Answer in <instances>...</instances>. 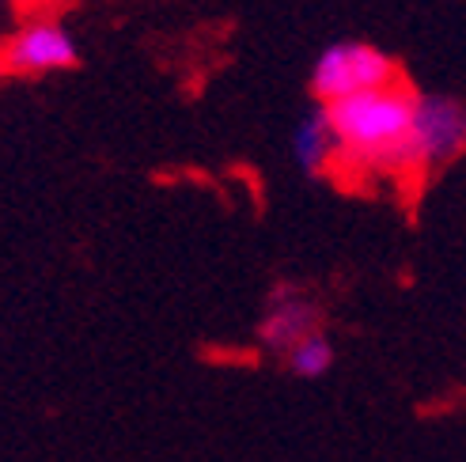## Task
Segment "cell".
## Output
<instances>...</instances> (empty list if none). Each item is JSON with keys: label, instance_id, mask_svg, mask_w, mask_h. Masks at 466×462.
I'll list each match as a JSON object with an SVG mask.
<instances>
[{"label": "cell", "instance_id": "6da1fadb", "mask_svg": "<svg viewBox=\"0 0 466 462\" xmlns=\"http://www.w3.org/2000/svg\"><path fill=\"white\" fill-rule=\"evenodd\" d=\"M413 103L417 95L402 84L326 103L322 110L338 136L341 159L371 175H402V148L413 126Z\"/></svg>", "mask_w": 466, "mask_h": 462}, {"label": "cell", "instance_id": "7a4b0ae2", "mask_svg": "<svg viewBox=\"0 0 466 462\" xmlns=\"http://www.w3.org/2000/svg\"><path fill=\"white\" fill-rule=\"evenodd\" d=\"M390 84H399V65H394L380 45L360 42V38H345V42L326 45L311 68V95L322 106L349 99V95H360V91L390 87Z\"/></svg>", "mask_w": 466, "mask_h": 462}, {"label": "cell", "instance_id": "3957f363", "mask_svg": "<svg viewBox=\"0 0 466 462\" xmlns=\"http://www.w3.org/2000/svg\"><path fill=\"white\" fill-rule=\"evenodd\" d=\"M466 152V103L455 95H417L402 148L406 171H440Z\"/></svg>", "mask_w": 466, "mask_h": 462}, {"label": "cell", "instance_id": "277c9868", "mask_svg": "<svg viewBox=\"0 0 466 462\" xmlns=\"http://www.w3.org/2000/svg\"><path fill=\"white\" fill-rule=\"evenodd\" d=\"M80 57L76 38L68 35L54 19H35L27 27H19L5 50H0V68L12 76H50L73 68Z\"/></svg>", "mask_w": 466, "mask_h": 462}, {"label": "cell", "instance_id": "5b68a950", "mask_svg": "<svg viewBox=\"0 0 466 462\" xmlns=\"http://www.w3.org/2000/svg\"><path fill=\"white\" fill-rule=\"evenodd\" d=\"M315 330H322V311L315 299L296 288H277L266 304L262 322H258V341L266 353L285 357L292 345H299Z\"/></svg>", "mask_w": 466, "mask_h": 462}, {"label": "cell", "instance_id": "8992f818", "mask_svg": "<svg viewBox=\"0 0 466 462\" xmlns=\"http://www.w3.org/2000/svg\"><path fill=\"white\" fill-rule=\"evenodd\" d=\"M292 159L304 175H322L341 159L338 136H334L330 122H326V110H315V114L299 118V126L292 129Z\"/></svg>", "mask_w": 466, "mask_h": 462}, {"label": "cell", "instance_id": "52a82bcc", "mask_svg": "<svg viewBox=\"0 0 466 462\" xmlns=\"http://www.w3.org/2000/svg\"><path fill=\"white\" fill-rule=\"evenodd\" d=\"M281 360L296 379H322V376H330V367L338 364V349H334V341L326 337V330H315L299 345H292Z\"/></svg>", "mask_w": 466, "mask_h": 462}]
</instances>
